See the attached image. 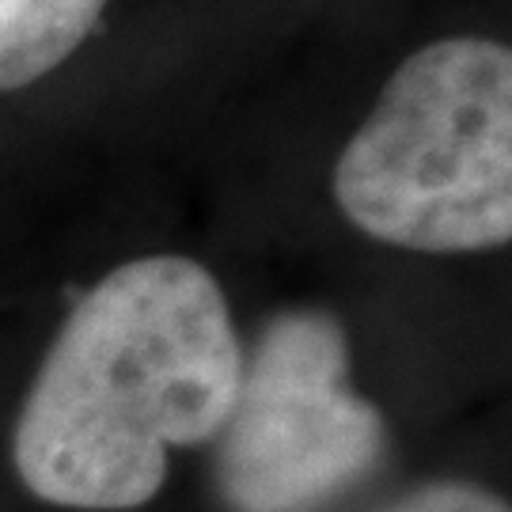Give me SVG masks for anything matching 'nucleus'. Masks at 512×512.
Listing matches in <instances>:
<instances>
[{
  "instance_id": "nucleus-1",
  "label": "nucleus",
  "mask_w": 512,
  "mask_h": 512,
  "mask_svg": "<svg viewBox=\"0 0 512 512\" xmlns=\"http://www.w3.org/2000/svg\"><path fill=\"white\" fill-rule=\"evenodd\" d=\"M243 346L220 281L183 255L110 270L61 327L16 429L27 490L69 509H137L167 452L220 437Z\"/></svg>"
},
{
  "instance_id": "nucleus-2",
  "label": "nucleus",
  "mask_w": 512,
  "mask_h": 512,
  "mask_svg": "<svg viewBox=\"0 0 512 512\" xmlns=\"http://www.w3.org/2000/svg\"><path fill=\"white\" fill-rule=\"evenodd\" d=\"M330 198L357 236L418 258L512 247V35L448 27L410 46L349 129Z\"/></svg>"
},
{
  "instance_id": "nucleus-3",
  "label": "nucleus",
  "mask_w": 512,
  "mask_h": 512,
  "mask_svg": "<svg viewBox=\"0 0 512 512\" xmlns=\"http://www.w3.org/2000/svg\"><path fill=\"white\" fill-rule=\"evenodd\" d=\"M387 452L384 414L349 384L346 330L327 311H285L243 361L220 429L217 475L236 512H319Z\"/></svg>"
},
{
  "instance_id": "nucleus-4",
  "label": "nucleus",
  "mask_w": 512,
  "mask_h": 512,
  "mask_svg": "<svg viewBox=\"0 0 512 512\" xmlns=\"http://www.w3.org/2000/svg\"><path fill=\"white\" fill-rule=\"evenodd\" d=\"M107 0H0V92L35 84L92 35Z\"/></svg>"
},
{
  "instance_id": "nucleus-5",
  "label": "nucleus",
  "mask_w": 512,
  "mask_h": 512,
  "mask_svg": "<svg viewBox=\"0 0 512 512\" xmlns=\"http://www.w3.org/2000/svg\"><path fill=\"white\" fill-rule=\"evenodd\" d=\"M380 512H512V505L478 482L440 478V482H425L418 490L395 497Z\"/></svg>"
}]
</instances>
